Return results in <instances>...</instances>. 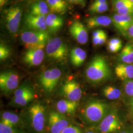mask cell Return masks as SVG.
<instances>
[{
    "label": "cell",
    "mask_w": 133,
    "mask_h": 133,
    "mask_svg": "<svg viewBox=\"0 0 133 133\" xmlns=\"http://www.w3.org/2000/svg\"><path fill=\"white\" fill-rule=\"evenodd\" d=\"M23 61L29 66L39 65L44 58V52L43 49H29L24 53Z\"/></svg>",
    "instance_id": "9a60e30c"
},
{
    "label": "cell",
    "mask_w": 133,
    "mask_h": 133,
    "mask_svg": "<svg viewBox=\"0 0 133 133\" xmlns=\"http://www.w3.org/2000/svg\"><path fill=\"white\" fill-rule=\"evenodd\" d=\"M115 73L117 77L124 81L132 79L133 65L125 63L118 64L115 68Z\"/></svg>",
    "instance_id": "2e32d148"
},
{
    "label": "cell",
    "mask_w": 133,
    "mask_h": 133,
    "mask_svg": "<svg viewBox=\"0 0 133 133\" xmlns=\"http://www.w3.org/2000/svg\"><path fill=\"white\" fill-rule=\"evenodd\" d=\"M85 133H95L94 132H93V131H88V132H86Z\"/></svg>",
    "instance_id": "bcb514c9"
},
{
    "label": "cell",
    "mask_w": 133,
    "mask_h": 133,
    "mask_svg": "<svg viewBox=\"0 0 133 133\" xmlns=\"http://www.w3.org/2000/svg\"><path fill=\"white\" fill-rule=\"evenodd\" d=\"M128 1H129V2H131L132 3H133V0H128Z\"/></svg>",
    "instance_id": "7dc6e473"
},
{
    "label": "cell",
    "mask_w": 133,
    "mask_h": 133,
    "mask_svg": "<svg viewBox=\"0 0 133 133\" xmlns=\"http://www.w3.org/2000/svg\"><path fill=\"white\" fill-rule=\"evenodd\" d=\"M0 133H18L14 127L7 126L2 123H0Z\"/></svg>",
    "instance_id": "d6a6232c"
},
{
    "label": "cell",
    "mask_w": 133,
    "mask_h": 133,
    "mask_svg": "<svg viewBox=\"0 0 133 133\" xmlns=\"http://www.w3.org/2000/svg\"><path fill=\"white\" fill-rule=\"evenodd\" d=\"M49 11L47 3L43 1L34 3L30 8V14L34 15L45 16L48 14Z\"/></svg>",
    "instance_id": "44dd1931"
},
{
    "label": "cell",
    "mask_w": 133,
    "mask_h": 133,
    "mask_svg": "<svg viewBox=\"0 0 133 133\" xmlns=\"http://www.w3.org/2000/svg\"><path fill=\"white\" fill-rule=\"evenodd\" d=\"M21 39L25 46L29 49H43L49 40V36L45 31L29 30L22 32Z\"/></svg>",
    "instance_id": "3957f363"
},
{
    "label": "cell",
    "mask_w": 133,
    "mask_h": 133,
    "mask_svg": "<svg viewBox=\"0 0 133 133\" xmlns=\"http://www.w3.org/2000/svg\"><path fill=\"white\" fill-rule=\"evenodd\" d=\"M34 96V90L31 91L18 98H14L12 103L15 105L23 107L27 105L33 99Z\"/></svg>",
    "instance_id": "d4e9b609"
},
{
    "label": "cell",
    "mask_w": 133,
    "mask_h": 133,
    "mask_svg": "<svg viewBox=\"0 0 133 133\" xmlns=\"http://www.w3.org/2000/svg\"><path fill=\"white\" fill-rule=\"evenodd\" d=\"M114 11L116 14L121 15H133V6L124 8Z\"/></svg>",
    "instance_id": "836d02e7"
},
{
    "label": "cell",
    "mask_w": 133,
    "mask_h": 133,
    "mask_svg": "<svg viewBox=\"0 0 133 133\" xmlns=\"http://www.w3.org/2000/svg\"><path fill=\"white\" fill-rule=\"evenodd\" d=\"M48 57L56 61H61L66 59L68 50L66 43L58 37L50 39L46 46Z\"/></svg>",
    "instance_id": "277c9868"
},
{
    "label": "cell",
    "mask_w": 133,
    "mask_h": 133,
    "mask_svg": "<svg viewBox=\"0 0 133 133\" xmlns=\"http://www.w3.org/2000/svg\"><path fill=\"white\" fill-rule=\"evenodd\" d=\"M47 28L52 32H56L63 25V19L55 14H50L46 17Z\"/></svg>",
    "instance_id": "d6986e66"
},
{
    "label": "cell",
    "mask_w": 133,
    "mask_h": 133,
    "mask_svg": "<svg viewBox=\"0 0 133 133\" xmlns=\"http://www.w3.org/2000/svg\"><path fill=\"white\" fill-rule=\"evenodd\" d=\"M72 37L81 44H85L88 40L87 30L84 25L81 22L76 21L72 22L69 29Z\"/></svg>",
    "instance_id": "4fadbf2b"
},
{
    "label": "cell",
    "mask_w": 133,
    "mask_h": 133,
    "mask_svg": "<svg viewBox=\"0 0 133 133\" xmlns=\"http://www.w3.org/2000/svg\"><path fill=\"white\" fill-rule=\"evenodd\" d=\"M130 104H133V97H132V98L131 99V100L130 101Z\"/></svg>",
    "instance_id": "f6af8a7d"
},
{
    "label": "cell",
    "mask_w": 133,
    "mask_h": 133,
    "mask_svg": "<svg viewBox=\"0 0 133 133\" xmlns=\"http://www.w3.org/2000/svg\"><path fill=\"white\" fill-rule=\"evenodd\" d=\"M10 48L4 43H1L0 45V59L5 60L10 56Z\"/></svg>",
    "instance_id": "4dcf8cb0"
},
{
    "label": "cell",
    "mask_w": 133,
    "mask_h": 133,
    "mask_svg": "<svg viewBox=\"0 0 133 133\" xmlns=\"http://www.w3.org/2000/svg\"><path fill=\"white\" fill-rule=\"evenodd\" d=\"M111 70L105 57L97 55L91 61L86 69L87 79L93 83H100L108 79Z\"/></svg>",
    "instance_id": "6da1fadb"
},
{
    "label": "cell",
    "mask_w": 133,
    "mask_h": 133,
    "mask_svg": "<svg viewBox=\"0 0 133 133\" xmlns=\"http://www.w3.org/2000/svg\"><path fill=\"white\" fill-rule=\"evenodd\" d=\"M103 94L109 100H117L121 96V91L114 86H107L103 90Z\"/></svg>",
    "instance_id": "cb8c5ba5"
},
{
    "label": "cell",
    "mask_w": 133,
    "mask_h": 133,
    "mask_svg": "<svg viewBox=\"0 0 133 133\" xmlns=\"http://www.w3.org/2000/svg\"><path fill=\"white\" fill-rule=\"evenodd\" d=\"M108 3L107 0H94V1L91 5V6H95L99 5H103Z\"/></svg>",
    "instance_id": "8d00e7d4"
},
{
    "label": "cell",
    "mask_w": 133,
    "mask_h": 133,
    "mask_svg": "<svg viewBox=\"0 0 133 133\" xmlns=\"http://www.w3.org/2000/svg\"><path fill=\"white\" fill-rule=\"evenodd\" d=\"M122 123L116 109H111L98 126L100 133H112L121 129Z\"/></svg>",
    "instance_id": "5b68a950"
},
{
    "label": "cell",
    "mask_w": 133,
    "mask_h": 133,
    "mask_svg": "<svg viewBox=\"0 0 133 133\" xmlns=\"http://www.w3.org/2000/svg\"><path fill=\"white\" fill-rule=\"evenodd\" d=\"M87 53L84 50L80 48H75L71 51L70 59L71 64L76 66H81L85 61Z\"/></svg>",
    "instance_id": "ac0fdd59"
},
{
    "label": "cell",
    "mask_w": 133,
    "mask_h": 133,
    "mask_svg": "<svg viewBox=\"0 0 133 133\" xmlns=\"http://www.w3.org/2000/svg\"><path fill=\"white\" fill-rule=\"evenodd\" d=\"M115 28L124 36H127V31L133 25V15L114 14L111 17Z\"/></svg>",
    "instance_id": "7c38bea8"
},
{
    "label": "cell",
    "mask_w": 133,
    "mask_h": 133,
    "mask_svg": "<svg viewBox=\"0 0 133 133\" xmlns=\"http://www.w3.org/2000/svg\"><path fill=\"white\" fill-rule=\"evenodd\" d=\"M20 118L18 115L9 111H5L2 114L1 123L14 127L19 123Z\"/></svg>",
    "instance_id": "603a6c76"
},
{
    "label": "cell",
    "mask_w": 133,
    "mask_h": 133,
    "mask_svg": "<svg viewBox=\"0 0 133 133\" xmlns=\"http://www.w3.org/2000/svg\"><path fill=\"white\" fill-rule=\"evenodd\" d=\"M46 3L49 8V11L51 12H52V14H62L64 12L56 0H46Z\"/></svg>",
    "instance_id": "83f0119b"
},
{
    "label": "cell",
    "mask_w": 133,
    "mask_h": 133,
    "mask_svg": "<svg viewBox=\"0 0 133 133\" xmlns=\"http://www.w3.org/2000/svg\"><path fill=\"white\" fill-rule=\"evenodd\" d=\"M119 59L125 64H131L133 63V45L126 44L119 54Z\"/></svg>",
    "instance_id": "7402d4cb"
},
{
    "label": "cell",
    "mask_w": 133,
    "mask_h": 133,
    "mask_svg": "<svg viewBox=\"0 0 133 133\" xmlns=\"http://www.w3.org/2000/svg\"><path fill=\"white\" fill-rule=\"evenodd\" d=\"M124 88L126 94L132 97H133V79L124 81Z\"/></svg>",
    "instance_id": "1f68e13d"
},
{
    "label": "cell",
    "mask_w": 133,
    "mask_h": 133,
    "mask_svg": "<svg viewBox=\"0 0 133 133\" xmlns=\"http://www.w3.org/2000/svg\"><path fill=\"white\" fill-rule=\"evenodd\" d=\"M68 1L75 5H80L82 6H84L85 5L86 0H68Z\"/></svg>",
    "instance_id": "d590c367"
},
{
    "label": "cell",
    "mask_w": 133,
    "mask_h": 133,
    "mask_svg": "<svg viewBox=\"0 0 133 133\" xmlns=\"http://www.w3.org/2000/svg\"><path fill=\"white\" fill-rule=\"evenodd\" d=\"M22 11L18 6H12L5 11V20L6 27L10 33H16L20 24Z\"/></svg>",
    "instance_id": "ba28073f"
},
{
    "label": "cell",
    "mask_w": 133,
    "mask_h": 133,
    "mask_svg": "<svg viewBox=\"0 0 133 133\" xmlns=\"http://www.w3.org/2000/svg\"><path fill=\"white\" fill-rule=\"evenodd\" d=\"M127 36H128L131 38H133V25L127 31Z\"/></svg>",
    "instance_id": "60d3db41"
},
{
    "label": "cell",
    "mask_w": 133,
    "mask_h": 133,
    "mask_svg": "<svg viewBox=\"0 0 133 133\" xmlns=\"http://www.w3.org/2000/svg\"><path fill=\"white\" fill-rule=\"evenodd\" d=\"M46 16L29 14L24 18V23L27 27L33 31H45L47 29Z\"/></svg>",
    "instance_id": "5bb4252c"
},
{
    "label": "cell",
    "mask_w": 133,
    "mask_h": 133,
    "mask_svg": "<svg viewBox=\"0 0 133 133\" xmlns=\"http://www.w3.org/2000/svg\"><path fill=\"white\" fill-rule=\"evenodd\" d=\"M48 124L51 133H61L70 125L68 120L63 114L54 111L49 114Z\"/></svg>",
    "instance_id": "30bf717a"
},
{
    "label": "cell",
    "mask_w": 133,
    "mask_h": 133,
    "mask_svg": "<svg viewBox=\"0 0 133 133\" xmlns=\"http://www.w3.org/2000/svg\"><path fill=\"white\" fill-rule=\"evenodd\" d=\"M122 41L117 38L110 39L108 43V49L110 52H117L122 49Z\"/></svg>",
    "instance_id": "484cf974"
},
{
    "label": "cell",
    "mask_w": 133,
    "mask_h": 133,
    "mask_svg": "<svg viewBox=\"0 0 133 133\" xmlns=\"http://www.w3.org/2000/svg\"><path fill=\"white\" fill-rule=\"evenodd\" d=\"M108 9L109 5L108 3H107L95 6H90L89 8V11L92 14H98L105 12L108 10Z\"/></svg>",
    "instance_id": "f1b7e54d"
},
{
    "label": "cell",
    "mask_w": 133,
    "mask_h": 133,
    "mask_svg": "<svg viewBox=\"0 0 133 133\" xmlns=\"http://www.w3.org/2000/svg\"><path fill=\"white\" fill-rule=\"evenodd\" d=\"M19 82V76L14 71H4L0 75V88L6 94L16 89Z\"/></svg>",
    "instance_id": "9c48e42d"
},
{
    "label": "cell",
    "mask_w": 133,
    "mask_h": 133,
    "mask_svg": "<svg viewBox=\"0 0 133 133\" xmlns=\"http://www.w3.org/2000/svg\"><path fill=\"white\" fill-rule=\"evenodd\" d=\"M130 109H131V110L132 112L133 113V104H130Z\"/></svg>",
    "instance_id": "ee69618b"
},
{
    "label": "cell",
    "mask_w": 133,
    "mask_h": 133,
    "mask_svg": "<svg viewBox=\"0 0 133 133\" xmlns=\"http://www.w3.org/2000/svg\"><path fill=\"white\" fill-rule=\"evenodd\" d=\"M32 90L33 89L27 84L21 86L15 91L14 98H18Z\"/></svg>",
    "instance_id": "f546056e"
},
{
    "label": "cell",
    "mask_w": 133,
    "mask_h": 133,
    "mask_svg": "<svg viewBox=\"0 0 133 133\" xmlns=\"http://www.w3.org/2000/svg\"><path fill=\"white\" fill-rule=\"evenodd\" d=\"M62 92L67 100L77 102L82 97V91L80 85L75 81H68L62 86Z\"/></svg>",
    "instance_id": "8fae6325"
},
{
    "label": "cell",
    "mask_w": 133,
    "mask_h": 133,
    "mask_svg": "<svg viewBox=\"0 0 133 133\" xmlns=\"http://www.w3.org/2000/svg\"><path fill=\"white\" fill-rule=\"evenodd\" d=\"M62 75L61 70L58 68H52L44 71L41 75L39 81L43 89L48 93L54 90Z\"/></svg>",
    "instance_id": "52a82bcc"
},
{
    "label": "cell",
    "mask_w": 133,
    "mask_h": 133,
    "mask_svg": "<svg viewBox=\"0 0 133 133\" xmlns=\"http://www.w3.org/2000/svg\"><path fill=\"white\" fill-rule=\"evenodd\" d=\"M107 38H108L107 35V33L105 32V33L101 36L100 40H99V42L98 45H103V44H104L107 40Z\"/></svg>",
    "instance_id": "ab89813d"
},
{
    "label": "cell",
    "mask_w": 133,
    "mask_h": 133,
    "mask_svg": "<svg viewBox=\"0 0 133 133\" xmlns=\"http://www.w3.org/2000/svg\"><path fill=\"white\" fill-rule=\"evenodd\" d=\"M61 133H81L79 128L74 125H69Z\"/></svg>",
    "instance_id": "e575fe53"
},
{
    "label": "cell",
    "mask_w": 133,
    "mask_h": 133,
    "mask_svg": "<svg viewBox=\"0 0 133 133\" xmlns=\"http://www.w3.org/2000/svg\"><path fill=\"white\" fill-rule=\"evenodd\" d=\"M105 102L93 100L88 102L82 110V115L86 122L90 124L100 123L111 110Z\"/></svg>",
    "instance_id": "7a4b0ae2"
},
{
    "label": "cell",
    "mask_w": 133,
    "mask_h": 133,
    "mask_svg": "<svg viewBox=\"0 0 133 133\" xmlns=\"http://www.w3.org/2000/svg\"><path fill=\"white\" fill-rule=\"evenodd\" d=\"M105 32V31H104L103 30H101V29L97 30H96V31H94L93 32V33H92V38L99 37V36H100L101 35H103Z\"/></svg>",
    "instance_id": "f35d334b"
},
{
    "label": "cell",
    "mask_w": 133,
    "mask_h": 133,
    "mask_svg": "<svg viewBox=\"0 0 133 133\" xmlns=\"http://www.w3.org/2000/svg\"><path fill=\"white\" fill-rule=\"evenodd\" d=\"M114 11L126 7L133 6V4L128 0H111Z\"/></svg>",
    "instance_id": "4316f807"
},
{
    "label": "cell",
    "mask_w": 133,
    "mask_h": 133,
    "mask_svg": "<svg viewBox=\"0 0 133 133\" xmlns=\"http://www.w3.org/2000/svg\"><path fill=\"white\" fill-rule=\"evenodd\" d=\"M28 111L34 129L38 132H42L45 125L44 107L42 104L37 103L30 107Z\"/></svg>",
    "instance_id": "8992f818"
},
{
    "label": "cell",
    "mask_w": 133,
    "mask_h": 133,
    "mask_svg": "<svg viewBox=\"0 0 133 133\" xmlns=\"http://www.w3.org/2000/svg\"><path fill=\"white\" fill-rule=\"evenodd\" d=\"M56 2L58 3V5L61 7L62 10L65 12L66 11V3L64 0H56Z\"/></svg>",
    "instance_id": "74e56055"
},
{
    "label": "cell",
    "mask_w": 133,
    "mask_h": 133,
    "mask_svg": "<svg viewBox=\"0 0 133 133\" xmlns=\"http://www.w3.org/2000/svg\"><path fill=\"white\" fill-rule=\"evenodd\" d=\"M78 106L77 102L69 100H61L58 102L56 108L61 114H71L74 112Z\"/></svg>",
    "instance_id": "ffe728a7"
},
{
    "label": "cell",
    "mask_w": 133,
    "mask_h": 133,
    "mask_svg": "<svg viewBox=\"0 0 133 133\" xmlns=\"http://www.w3.org/2000/svg\"><path fill=\"white\" fill-rule=\"evenodd\" d=\"M8 0H0V6L1 7H3L6 3Z\"/></svg>",
    "instance_id": "b9f144b4"
},
{
    "label": "cell",
    "mask_w": 133,
    "mask_h": 133,
    "mask_svg": "<svg viewBox=\"0 0 133 133\" xmlns=\"http://www.w3.org/2000/svg\"><path fill=\"white\" fill-rule=\"evenodd\" d=\"M120 133H133V130H128L122 131V132H121Z\"/></svg>",
    "instance_id": "7bdbcfd3"
},
{
    "label": "cell",
    "mask_w": 133,
    "mask_h": 133,
    "mask_svg": "<svg viewBox=\"0 0 133 133\" xmlns=\"http://www.w3.org/2000/svg\"><path fill=\"white\" fill-rule=\"evenodd\" d=\"M112 23L111 17L105 15L93 16L86 20L87 27L89 29L95 28L100 27H107Z\"/></svg>",
    "instance_id": "e0dca14e"
}]
</instances>
